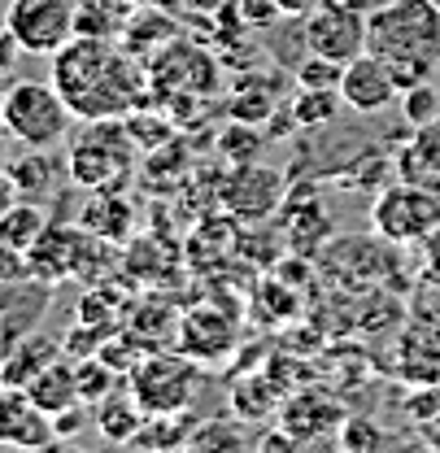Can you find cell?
Masks as SVG:
<instances>
[{
  "mask_svg": "<svg viewBox=\"0 0 440 453\" xmlns=\"http://www.w3.org/2000/svg\"><path fill=\"white\" fill-rule=\"evenodd\" d=\"M53 88L79 122L127 118L149 105V61L113 44L110 35H70L53 53Z\"/></svg>",
  "mask_w": 440,
  "mask_h": 453,
  "instance_id": "obj_1",
  "label": "cell"
},
{
  "mask_svg": "<svg viewBox=\"0 0 440 453\" xmlns=\"http://www.w3.org/2000/svg\"><path fill=\"white\" fill-rule=\"evenodd\" d=\"M367 53L388 61L397 88H419L440 61V9L432 0H388L367 9Z\"/></svg>",
  "mask_w": 440,
  "mask_h": 453,
  "instance_id": "obj_2",
  "label": "cell"
},
{
  "mask_svg": "<svg viewBox=\"0 0 440 453\" xmlns=\"http://www.w3.org/2000/svg\"><path fill=\"white\" fill-rule=\"evenodd\" d=\"M135 140L122 118H96L83 122V131L70 140L66 174L83 192H118L135 174Z\"/></svg>",
  "mask_w": 440,
  "mask_h": 453,
  "instance_id": "obj_3",
  "label": "cell"
},
{
  "mask_svg": "<svg viewBox=\"0 0 440 453\" xmlns=\"http://www.w3.org/2000/svg\"><path fill=\"white\" fill-rule=\"evenodd\" d=\"M70 122L74 113L53 83L18 79L0 92V127L22 149H57L70 135Z\"/></svg>",
  "mask_w": 440,
  "mask_h": 453,
  "instance_id": "obj_4",
  "label": "cell"
},
{
  "mask_svg": "<svg viewBox=\"0 0 440 453\" xmlns=\"http://www.w3.org/2000/svg\"><path fill=\"white\" fill-rule=\"evenodd\" d=\"M201 380H205V366L192 362L183 349H174V353L170 349H149L131 366L127 388L144 405V414H188L197 393H201Z\"/></svg>",
  "mask_w": 440,
  "mask_h": 453,
  "instance_id": "obj_5",
  "label": "cell"
},
{
  "mask_svg": "<svg viewBox=\"0 0 440 453\" xmlns=\"http://www.w3.org/2000/svg\"><path fill=\"white\" fill-rule=\"evenodd\" d=\"M149 92L158 105L183 101V96H210L219 101L222 92V65L214 61L210 49L188 44V40H170L149 57Z\"/></svg>",
  "mask_w": 440,
  "mask_h": 453,
  "instance_id": "obj_6",
  "label": "cell"
},
{
  "mask_svg": "<svg viewBox=\"0 0 440 453\" xmlns=\"http://www.w3.org/2000/svg\"><path fill=\"white\" fill-rule=\"evenodd\" d=\"M440 226V196L419 188V183H388L384 192L375 196L371 205V231L384 235L388 244L397 249H414V244H428Z\"/></svg>",
  "mask_w": 440,
  "mask_h": 453,
  "instance_id": "obj_7",
  "label": "cell"
},
{
  "mask_svg": "<svg viewBox=\"0 0 440 453\" xmlns=\"http://www.w3.org/2000/svg\"><path fill=\"white\" fill-rule=\"evenodd\" d=\"M4 31L31 57H53L79 31V0H9Z\"/></svg>",
  "mask_w": 440,
  "mask_h": 453,
  "instance_id": "obj_8",
  "label": "cell"
},
{
  "mask_svg": "<svg viewBox=\"0 0 440 453\" xmlns=\"http://www.w3.org/2000/svg\"><path fill=\"white\" fill-rule=\"evenodd\" d=\"M305 49L314 57H328L336 65H349L367 53V4L349 0H319L305 13Z\"/></svg>",
  "mask_w": 440,
  "mask_h": 453,
  "instance_id": "obj_9",
  "label": "cell"
},
{
  "mask_svg": "<svg viewBox=\"0 0 440 453\" xmlns=\"http://www.w3.org/2000/svg\"><path fill=\"white\" fill-rule=\"evenodd\" d=\"M235 344H240V314L235 310H222L214 301H201V305H192V310L179 314L174 349H183L192 362L219 366L222 357H231Z\"/></svg>",
  "mask_w": 440,
  "mask_h": 453,
  "instance_id": "obj_10",
  "label": "cell"
},
{
  "mask_svg": "<svg viewBox=\"0 0 440 453\" xmlns=\"http://www.w3.org/2000/svg\"><path fill=\"white\" fill-rule=\"evenodd\" d=\"M53 414H44L27 396V388L0 384V449H53Z\"/></svg>",
  "mask_w": 440,
  "mask_h": 453,
  "instance_id": "obj_11",
  "label": "cell"
},
{
  "mask_svg": "<svg viewBox=\"0 0 440 453\" xmlns=\"http://www.w3.org/2000/svg\"><path fill=\"white\" fill-rule=\"evenodd\" d=\"M279 196H283V174H279V170H266V166H249V162H240L219 188L222 210H227L231 219H240V223L266 219L279 205Z\"/></svg>",
  "mask_w": 440,
  "mask_h": 453,
  "instance_id": "obj_12",
  "label": "cell"
},
{
  "mask_svg": "<svg viewBox=\"0 0 440 453\" xmlns=\"http://www.w3.org/2000/svg\"><path fill=\"white\" fill-rule=\"evenodd\" d=\"M401 96L388 61H380L375 53L353 57L340 74V105H349L353 113H384L392 101Z\"/></svg>",
  "mask_w": 440,
  "mask_h": 453,
  "instance_id": "obj_13",
  "label": "cell"
},
{
  "mask_svg": "<svg viewBox=\"0 0 440 453\" xmlns=\"http://www.w3.org/2000/svg\"><path fill=\"white\" fill-rule=\"evenodd\" d=\"M49 288H53V283L35 280V275L0 283V353L35 332L40 314L49 310Z\"/></svg>",
  "mask_w": 440,
  "mask_h": 453,
  "instance_id": "obj_14",
  "label": "cell"
},
{
  "mask_svg": "<svg viewBox=\"0 0 440 453\" xmlns=\"http://www.w3.org/2000/svg\"><path fill=\"white\" fill-rule=\"evenodd\" d=\"M340 423H344V410L323 388H301V393L283 396V405H279V427L297 445H310V441L328 436L331 427H340Z\"/></svg>",
  "mask_w": 440,
  "mask_h": 453,
  "instance_id": "obj_15",
  "label": "cell"
},
{
  "mask_svg": "<svg viewBox=\"0 0 440 453\" xmlns=\"http://www.w3.org/2000/svg\"><path fill=\"white\" fill-rule=\"evenodd\" d=\"M397 179L419 183V188H428V192L440 196V113L432 122L414 127L410 144L397 153Z\"/></svg>",
  "mask_w": 440,
  "mask_h": 453,
  "instance_id": "obj_16",
  "label": "cell"
},
{
  "mask_svg": "<svg viewBox=\"0 0 440 453\" xmlns=\"http://www.w3.org/2000/svg\"><path fill=\"white\" fill-rule=\"evenodd\" d=\"M79 226L101 235V240H110V244H127L131 231H135V205L122 192H88Z\"/></svg>",
  "mask_w": 440,
  "mask_h": 453,
  "instance_id": "obj_17",
  "label": "cell"
},
{
  "mask_svg": "<svg viewBox=\"0 0 440 453\" xmlns=\"http://www.w3.org/2000/svg\"><path fill=\"white\" fill-rule=\"evenodd\" d=\"M144 405L135 401V393L127 388V380L113 388L110 396H101L96 405H92V423H96V432L110 441V445H131L135 441V432L144 427Z\"/></svg>",
  "mask_w": 440,
  "mask_h": 453,
  "instance_id": "obj_18",
  "label": "cell"
},
{
  "mask_svg": "<svg viewBox=\"0 0 440 453\" xmlns=\"http://www.w3.org/2000/svg\"><path fill=\"white\" fill-rule=\"evenodd\" d=\"M27 396L44 410V414H61V410H70V405H79L83 396H79V380H74V362L61 353V357H53L44 371H35L27 384Z\"/></svg>",
  "mask_w": 440,
  "mask_h": 453,
  "instance_id": "obj_19",
  "label": "cell"
},
{
  "mask_svg": "<svg viewBox=\"0 0 440 453\" xmlns=\"http://www.w3.org/2000/svg\"><path fill=\"white\" fill-rule=\"evenodd\" d=\"M53 357H61V340L49 336H22L18 344L4 349V362H0V384H27L35 371H44Z\"/></svg>",
  "mask_w": 440,
  "mask_h": 453,
  "instance_id": "obj_20",
  "label": "cell"
},
{
  "mask_svg": "<svg viewBox=\"0 0 440 453\" xmlns=\"http://www.w3.org/2000/svg\"><path fill=\"white\" fill-rule=\"evenodd\" d=\"M9 179L18 183V192L27 196V201H44L49 192H53L57 183V157L53 149H27L18 162H9Z\"/></svg>",
  "mask_w": 440,
  "mask_h": 453,
  "instance_id": "obj_21",
  "label": "cell"
},
{
  "mask_svg": "<svg viewBox=\"0 0 440 453\" xmlns=\"http://www.w3.org/2000/svg\"><path fill=\"white\" fill-rule=\"evenodd\" d=\"M53 223L49 214H44V205L40 201H18V205H9L4 214H0V244H9V249H18V253H27L40 235H44V226Z\"/></svg>",
  "mask_w": 440,
  "mask_h": 453,
  "instance_id": "obj_22",
  "label": "cell"
},
{
  "mask_svg": "<svg viewBox=\"0 0 440 453\" xmlns=\"http://www.w3.org/2000/svg\"><path fill=\"white\" fill-rule=\"evenodd\" d=\"M122 35H127V40H122V49H131L135 57H144V61H149L162 44H170V40L179 35V27H174L166 13H149V9H144V13H135V18L122 27Z\"/></svg>",
  "mask_w": 440,
  "mask_h": 453,
  "instance_id": "obj_23",
  "label": "cell"
},
{
  "mask_svg": "<svg viewBox=\"0 0 440 453\" xmlns=\"http://www.w3.org/2000/svg\"><path fill=\"white\" fill-rule=\"evenodd\" d=\"M279 405H283V396H279V388L266 380H240L235 384V393H231V410L240 414V423H253V418H266V414H279Z\"/></svg>",
  "mask_w": 440,
  "mask_h": 453,
  "instance_id": "obj_24",
  "label": "cell"
},
{
  "mask_svg": "<svg viewBox=\"0 0 440 453\" xmlns=\"http://www.w3.org/2000/svg\"><path fill=\"white\" fill-rule=\"evenodd\" d=\"M74 380H79V396H83V405H96L101 396H110L113 388L122 384V375L113 371L110 362H101L96 353L74 362Z\"/></svg>",
  "mask_w": 440,
  "mask_h": 453,
  "instance_id": "obj_25",
  "label": "cell"
},
{
  "mask_svg": "<svg viewBox=\"0 0 440 453\" xmlns=\"http://www.w3.org/2000/svg\"><path fill=\"white\" fill-rule=\"evenodd\" d=\"M336 101H340L336 88H301V96L292 101V122L297 127H323L336 118Z\"/></svg>",
  "mask_w": 440,
  "mask_h": 453,
  "instance_id": "obj_26",
  "label": "cell"
},
{
  "mask_svg": "<svg viewBox=\"0 0 440 453\" xmlns=\"http://www.w3.org/2000/svg\"><path fill=\"white\" fill-rule=\"evenodd\" d=\"M401 113H405V122H410V131L414 127H423V122H432L440 113V96H436V88H432V79L428 83H419V88H405L401 92Z\"/></svg>",
  "mask_w": 440,
  "mask_h": 453,
  "instance_id": "obj_27",
  "label": "cell"
},
{
  "mask_svg": "<svg viewBox=\"0 0 440 453\" xmlns=\"http://www.w3.org/2000/svg\"><path fill=\"white\" fill-rule=\"evenodd\" d=\"M340 74H344V65L310 53V61L297 70V88H336V92H340Z\"/></svg>",
  "mask_w": 440,
  "mask_h": 453,
  "instance_id": "obj_28",
  "label": "cell"
},
{
  "mask_svg": "<svg viewBox=\"0 0 440 453\" xmlns=\"http://www.w3.org/2000/svg\"><path fill=\"white\" fill-rule=\"evenodd\" d=\"M384 436H380V427L371 423V418H344L340 423V445L344 449H375Z\"/></svg>",
  "mask_w": 440,
  "mask_h": 453,
  "instance_id": "obj_29",
  "label": "cell"
},
{
  "mask_svg": "<svg viewBox=\"0 0 440 453\" xmlns=\"http://www.w3.org/2000/svg\"><path fill=\"white\" fill-rule=\"evenodd\" d=\"M271 96H231L227 101V118H235V122H262V118H271Z\"/></svg>",
  "mask_w": 440,
  "mask_h": 453,
  "instance_id": "obj_30",
  "label": "cell"
},
{
  "mask_svg": "<svg viewBox=\"0 0 440 453\" xmlns=\"http://www.w3.org/2000/svg\"><path fill=\"white\" fill-rule=\"evenodd\" d=\"M235 9H240V18H244V22H258V27H271L275 18H283L279 0H240Z\"/></svg>",
  "mask_w": 440,
  "mask_h": 453,
  "instance_id": "obj_31",
  "label": "cell"
},
{
  "mask_svg": "<svg viewBox=\"0 0 440 453\" xmlns=\"http://www.w3.org/2000/svg\"><path fill=\"white\" fill-rule=\"evenodd\" d=\"M18 53H22V49H18V40H13V35H9V31L0 27V88H4V83L13 79V65H18Z\"/></svg>",
  "mask_w": 440,
  "mask_h": 453,
  "instance_id": "obj_32",
  "label": "cell"
},
{
  "mask_svg": "<svg viewBox=\"0 0 440 453\" xmlns=\"http://www.w3.org/2000/svg\"><path fill=\"white\" fill-rule=\"evenodd\" d=\"M22 275H27V253H18V249L0 244V283L4 280H22Z\"/></svg>",
  "mask_w": 440,
  "mask_h": 453,
  "instance_id": "obj_33",
  "label": "cell"
},
{
  "mask_svg": "<svg viewBox=\"0 0 440 453\" xmlns=\"http://www.w3.org/2000/svg\"><path fill=\"white\" fill-rule=\"evenodd\" d=\"M22 201V192H18V183L9 179V170H0V214L9 210V205H18Z\"/></svg>",
  "mask_w": 440,
  "mask_h": 453,
  "instance_id": "obj_34",
  "label": "cell"
},
{
  "mask_svg": "<svg viewBox=\"0 0 440 453\" xmlns=\"http://www.w3.org/2000/svg\"><path fill=\"white\" fill-rule=\"evenodd\" d=\"M410 410H414V414H428V410L436 414V410H440V393H423L419 401H410Z\"/></svg>",
  "mask_w": 440,
  "mask_h": 453,
  "instance_id": "obj_35",
  "label": "cell"
},
{
  "mask_svg": "<svg viewBox=\"0 0 440 453\" xmlns=\"http://www.w3.org/2000/svg\"><path fill=\"white\" fill-rule=\"evenodd\" d=\"M423 249H428V266H432V271L440 275V226H436V235H432V240H428Z\"/></svg>",
  "mask_w": 440,
  "mask_h": 453,
  "instance_id": "obj_36",
  "label": "cell"
},
{
  "mask_svg": "<svg viewBox=\"0 0 440 453\" xmlns=\"http://www.w3.org/2000/svg\"><path fill=\"white\" fill-rule=\"evenodd\" d=\"M4 149H9V131H4V127H0V170L9 166V157H4Z\"/></svg>",
  "mask_w": 440,
  "mask_h": 453,
  "instance_id": "obj_37",
  "label": "cell"
},
{
  "mask_svg": "<svg viewBox=\"0 0 440 453\" xmlns=\"http://www.w3.org/2000/svg\"><path fill=\"white\" fill-rule=\"evenodd\" d=\"M349 4H367V0H349Z\"/></svg>",
  "mask_w": 440,
  "mask_h": 453,
  "instance_id": "obj_38",
  "label": "cell"
},
{
  "mask_svg": "<svg viewBox=\"0 0 440 453\" xmlns=\"http://www.w3.org/2000/svg\"><path fill=\"white\" fill-rule=\"evenodd\" d=\"M432 4H436V9H440V0H432Z\"/></svg>",
  "mask_w": 440,
  "mask_h": 453,
  "instance_id": "obj_39",
  "label": "cell"
}]
</instances>
